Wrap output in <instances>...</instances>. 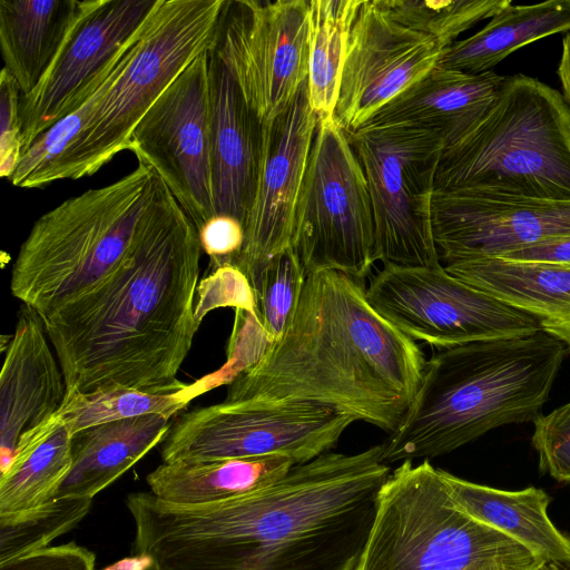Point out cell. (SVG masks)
<instances>
[{
    "mask_svg": "<svg viewBox=\"0 0 570 570\" xmlns=\"http://www.w3.org/2000/svg\"><path fill=\"white\" fill-rule=\"evenodd\" d=\"M383 444L326 452L274 484L214 503L129 493L132 553L148 570H356L391 474Z\"/></svg>",
    "mask_w": 570,
    "mask_h": 570,
    "instance_id": "cell-1",
    "label": "cell"
},
{
    "mask_svg": "<svg viewBox=\"0 0 570 570\" xmlns=\"http://www.w3.org/2000/svg\"><path fill=\"white\" fill-rule=\"evenodd\" d=\"M200 240L156 175L154 194L118 267L91 291L43 318L67 392L112 387L166 392L199 322Z\"/></svg>",
    "mask_w": 570,
    "mask_h": 570,
    "instance_id": "cell-2",
    "label": "cell"
},
{
    "mask_svg": "<svg viewBox=\"0 0 570 570\" xmlns=\"http://www.w3.org/2000/svg\"><path fill=\"white\" fill-rule=\"evenodd\" d=\"M425 363L415 341L372 306L363 279L318 271L306 276L284 334L230 380L225 401L316 403L391 434Z\"/></svg>",
    "mask_w": 570,
    "mask_h": 570,
    "instance_id": "cell-3",
    "label": "cell"
},
{
    "mask_svg": "<svg viewBox=\"0 0 570 570\" xmlns=\"http://www.w3.org/2000/svg\"><path fill=\"white\" fill-rule=\"evenodd\" d=\"M568 347L543 331L439 350L397 428L385 463L448 454L507 424L534 422Z\"/></svg>",
    "mask_w": 570,
    "mask_h": 570,
    "instance_id": "cell-4",
    "label": "cell"
},
{
    "mask_svg": "<svg viewBox=\"0 0 570 570\" xmlns=\"http://www.w3.org/2000/svg\"><path fill=\"white\" fill-rule=\"evenodd\" d=\"M435 190L570 200V109L561 92L504 76L483 119L442 151Z\"/></svg>",
    "mask_w": 570,
    "mask_h": 570,
    "instance_id": "cell-5",
    "label": "cell"
},
{
    "mask_svg": "<svg viewBox=\"0 0 570 570\" xmlns=\"http://www.w3.org/2000/svg\"><path fill=\"white\" fill-rule=\"evenodd\" d=\"M155 183L156 173L138 161L120 179L41 215L13 263L12 295L45 318L99 285L127 254Z\"/></svg>",
    "mask_w": 570,
    "mask_h": 570,
    "instance_id": "cell-6",
    "label": "cell"
},
{
    "mask_svg": "<svg viewBox=\"0 0 570 570\" xmlns=\"http://www.w3.org/2000/svg\"><path fill=\"white\" fill-rule=\"evenodd\" d=\"M544 561L464 512L429 460L383 484L356 570H535Z\"/></svg>",
    "mask_w": 570,
    "mask_h": 570,
    "instance_id": "cell-7",
    "label": "cell"
},
{
    "mask_svg": "<svg viewBox=\"0 0 570 570\" xmlns=\"http://www.w3.org/2000/svg\"><path fill=\"white\" fill-rule=\"evenodd\" d=\"M225 0H157L127 63L95 117L62 155L46 185L97 173L128 150L134 129L164 90L212 47Z\"/></svg>",
    "mask_w": 570,
    "mask_h": 570,
    "instance_id": "cell-8",
    "label": "cell"
},
{
    "mask_svg": "<svg viewBox=\"0 0 570 570\" xmlns=\"http://www.w3.org/2000/svg\"><path fill=\"white\" fill-rule=\"evenodd\" d=\"M291 248L306 275L328 269L363 279L379 261L366 178L348 132L335 117L318 119Z\"/></svg>",
    "mask_w": 570,
    "mask_h": 570,
    "instance_id": "cell-9",
    "label": "cell"
},
{
    "mask_svg": "<svg viewBox=\"0 0 570 570\" xmlns=\"http://www.w3.org/2000/svg\"><path fill=\"white\" fill-rule=\"evenodd\" d=\"M348 137L367 183L379 261L440 265L432 202L443 140L434 131L405 125H364Z\"/></svg>",
    "mask_w": 570,
    "mask_h": 570,
    "instance_id": "cell-10",
    "label": "cell"
},
{
    "mask_svg": "<svg viewBox=\"0 0 570 570\" xmlns=\"http://www.w3.org/2000/svg\"><path fill=\"white\" fill-rule=\"evenodd\" d=\"M354 422L311 402L224 401L180 415L160 455L165 463L279 455L301 464L330 452Z\"/></svg>",
    "mask_w": 570,
    "mask_h": 570,
    "instance_id": "cell-11",
    "label": "cell"
},
{
    "mask_svg": "<svg viewBox=\"0 0 570 570\" xmlns=\"http://www.w3.org/2000/svg\"><path fill=\"white\" fill-rule=\"evenodd\" d=\"M366 294L413 341L439 350L541 332L539 322L438 266L384 264Z\"/></svg>",
    "mask_w": 570,
    "mask_h": 570,
    "instance_id": "cell-12",
    "label": "cell"
},
{
    "mask_svg": "<svg viewBox=\"0 0 570 570\" xmlns=\"http://www.w3.org/2000/svg\"><path fill=\"white\" fill-rule=\"evenodd\" d=\"M210 51L261 120L274 119L308 76L309 1L225 0Z\"/></svg>",
    "mask_w": 570,
    "mask_h": 570,
    "instance_id": "cell-13",
    "label": "cell"
},
{
    "mask_svg": "<svg viewBox=\"0 0 570 570\" xmlns=\"http://www.w3.org/2000/svg\"><path fill=\"white\" fill-rule=\"evenodd\" d=\"M128 150L163 180L197 232L215 215L207 51L148 109L132 131Z\"/></svg>",
    "mask_w": 570,
    "mask_h": 570,
    "instance_id": "cell-14",
    "label": "cell"
},
{
    "mask_svg": "<svg viewBox=\"0 0 570 570\" xmlns=\"http://www.w3.org/2000/svg\"><path fill=\"white\" fill-rule=\"evenodd\" d=\"M157 0H90L46 75L21 97L22 155L111 75Z\"/></svg>",
    "mask_w": 570,
    "mask_h": 570,
    "instance_id": "cell-15",
    "label": "cell"
},
{
    "mask_svg": "<svg viewBox=\"0 0 570 570\" xmlns=\"http://www.w3.org/2000/svg\"><path fill=\"white\" fill-rule=\"evenodd\" d=\"M433 38L394 21L379 0L363 1L352 24L335 118L347 132L415 82L439 61Z\"/></svg>",
    "mask_w": 570,
    "mask_h": 570,
    "instance_id": "cell-16",
    "label": "cell"
},
{
    "mask_svg": "<svg viewBox=\"0 0 570 570\" xmlns=\"http://www.w3.org/2000/svg\"><path fill=\"white\" fill-rule=\"evenodd\" d=\"M317 125L307 79L287 108L264 122L257 188L237 263L254 293L266 264L291 248L296 203Z\"/></svg>",
    "mask_w": 570,
    "mask_h": 570,
    "instance_id": "cell-17",
    "label": "cell"
},
{
    "mask_svg": "<svg viewBox=\"0 0 570 570\" xmlns=\"http://www.w3.org/2000/svg\"><path fill=\"white\" fill-rule=\"evenodd\" d=\"M432 227L445 264L498 257L547 239L570 237V200L435 190Z\"/></svg>",
    "mask_w": 570,
    "mask_h": 570,
    "instance_id": "cell-18",
    "label": "cell"
},
{
    "mask_svg": "<svg viewBox=\"0 0 570 570\" xmlns=\"http://www.w3.org/2000/svg\"><path fill=\"white\" fill-rule=\"evenodd\" d=\"M43 318L22 304L0 375V466L19 444L49 423L66 397V383L53 356Z\"/></svg>",
    "mask_w": 570,
    "mask_h": 570,
    "instance_id": "cell-19",
    "label": "cell"
},
{
    "mask_svg": "<svg viewBox=\"0 0 570 570\" xmlns=\"http://www.w3.org/2000/svg\"><path fill=\"white\" fill-rule=\"evenodd\" d=\"M207 57L215 215L234 217L246 227L257 188L264 122L223 61L210 49Z\"/></svg>",
    "mask_w": 570,
    "mask_h": 570,
    "instance_id": "cell-20",
    "label": "cell"
},
{
    "mask_svg": "<svg viewBox=\"0 0 570 570\" xmlns=\"http://www.w3.org/2000/svg\"><path fill=\"white\" fill-rule=\"evenodd\" d=\"M503 79L504 76L492 70L466 73L435 65L376 110L364 125L428 129L443 140L445 149L459 142L483 119Z\"/></svg>",
    "mask_w": 570,
    "mask_h": 570,
    "instance_id": "cell-21",
    "label": "cell"
},
{
    "mask_svg": "<svg viewBox=\"0 0 570 570\" xmlns=\"http://www.w3.org/2000/svg\"><path fill=\"white\" fill-rule=\"evenodd\" d=\"M456 278L534 317L570 352V267L478 257L444 265Z\"/></svg>",
    "mask_w": 570,
    "mask_h": 570,
    "instance_id": "cell-22",
    "label": "cell"
},
{
    "mask_svg": "<svg viewBox=\"0 0 570 570\" xmlns=\"http://www.w3.org/2000/svg\"><path fill=\"white\" fill-rule=\"evenodd\" d=\"M171 419L148 414L80 430L71 435V469L55 497L94 499L163 443Z\"/></svg>",
    "mask_w": 570,
    "mask_h": 570,
    "instance_id": "cell-23",
    "label": "cell"
},
{
    "mask_svg": "<svg viewBox=\"0 0 570 570\" xmlns=\"http://www.w3.org/2000/svg\"><path fill=\"white\" fill-rule=\"evenodd\" d=\"M440 474L456 504L478 521L519 542L544 562L570 568V538L550 520L551 498L530 487L505 491L460 479L444 470Z\"/></svg>",
    "mask_w": 570,
    "mask_h": 570,
    "instance_id": "cell-24",
    "label": "cell"
},
{
    "mask_svg": "<svg viewBox=\"0 0 570 570\" xmlns=\"http://www.w3.org/2000/svg\"><path fill=\"white\" fill-rule=\"evenodd\" d=\"M90 0H1L3 68L21 97L31 94L50 68Z\"/></svg>",
    "mask_w": 570,
    "mask_h": 570,
    "instance_id": "cell-25",
    "label": "cell"
},
{
    "mask_svg": "<svg viewBox=\"0 0 570 570\" xmlns=\"http://www.w3.org/2000/svg\"><path fill=\"white\" fill-rule=\"evenodd\" d=\"M295 465L279 455L159 464L146 476L149 491L174 504H205L267 488Z\"/></svg>",
    "mask_w": 570,
    "mask_h": 570,
    "instance_id": "cell-26",
    "label": "cell"
},
{
    "mask_svg": "<svg viewBox=\"0 0 570 570\" xmlns=\"http://www.w3.org/2000/svg\"><path fill=\"white\" fill-rule=\"evenodd\" d=\"M570 31V0L511 4L474 35L445 48L436 65L466 73H482L517 49L538 39Z\"/></svg>",
    "mask_w": 570,
    "mask_h": 570,
    "instance_id": "cell-27",
    "label": "cell"
},
{
    "mask_svg": "<svg viewBox=\"0 0 570 570\" xmlns=\"http://www.w3.org/2000/svg\"><path fill=\"white\" fill-rule=\"evenodd\" d=\"M71 464V433L57 414L18 445L1 471L0 515L27 512L52 499Z\"/></svg>",
    "mask_w": 570,
    "mask_h": 570,
    "instance_id": "cell-28",
    "label": "cell"
},
{
    "mask_svg": "<svg viewBox=\"0 0 570 570\" xmlns=\"http://www.w3.org/2000/svg\"><path fill=\"white\" fill-rule=\"evenodd\" d=\"M362 0H309V105L334 118L350 31Z\"/></svg>",
    "mask_w": 570,
    "mask_h": 570,
    "instance_id": "cell-29",
    "label": "cell"
},
{
    "mask_svg": "<svg viewBox=\"0 0 570 570\" xmlns=\"http://www.w3.org/2000/svg\"><path fill=\"white\" fill-rule=\"evenodd\" d=\"M199 381L180 390L147 392L128 387H112L88 393H66L58 412L71 435L80 430L119 420L148 414L171 419L205 391Z\"/></svg>",
    "mask_w": 570,
    "mask_h": 570,
    "instance_id": "cell-30",
    "label": "cell"
},
{
    "mask_svg": "<svg viewBox=\"0 0 570 570\" xmlns=\"http://www.w3.org/2000/svg\"><path fill=\"white\" fill-rule=\"evenodd\" d=\"M400 24L429 36L443 48L480 21L512 4L511 0H379Z\"/></svg>",
    "mask_w": 570,
    "mask_h": 570,
    "instance_id": "cell-31",
    "label": "cell"
},
{
    "mask_svg": "<svg viewBox=\"0 0 570 570\" xmlns=\"http://www.w3.org/2000/svg\"><path fill=\"white\" fill-rule=\"evenodd\" d=\"M138 33L104 83L78 109L60 119L36 138L23 153L14 174L10 178L14 186L21 188L46 186L48 174L91 122L116 76L131 56Z\"/></svg>",
    "mask_w": 570,
    "mask_h": 570,
    "instance_id": "cell-32",
    "label": "cell"
},
{
    "mask_svg": "<svg viewBox=\"0 0 570 570\" xmlns=\"http://www.w3.org/2000/svg\"><path fill=\"white\" fill-rule=\"evenodd\" d=\"M92 500L53 497L27 512L0 515V564L49 547L90 511Z\"/></svg>",
    "mask_w": 570,
    "mask_h": 570,
    "instance_id": "cell-33",
    "label": "cell"
},
{
    "mask_svg": "<svg viewBox=\"0 0 570 570\" xmlns=\"http://www.w3.org/2000/svg\"><path fill=\"white\" fill-rule=\"evenodd\" d=\"M306 273L292 248L264 267L255 289L259 325L273 343L284 334L299 299Z\"/></svg>",
    "mask_w": 570,
    "mask_h": 570,
    "instance_id": "cell-34",
    "label": "cell"
},
{
    "mask_svg": "<svg viewBox=\"0 0 570 570\" xmlns=\"http://www.w3.org/2000/svg\"><path fill=\"white\" fill-rule=\"evenodd\" d=\"M533 423L531 441L540 470L559 482H570V402Z\"/></svg>",
    "mask_w": 570,
    "mask_h": 570,
    "instance_id": "cell-35",
    "label": "cell"
},
{
    "mask_svg": "<svg viewBox=\"0 0 570 570\" xmlns=\"http://www.w3.org/2000/svg\"><path fill=\"white\" fill-rule=\"evenodd\" d=\"M199 297L209 301L195 307V316L200 323L204 314L219 306L234 307L257 317L256 297L247 276L235 266H224L209 272L198 284ZM258 318V317H257Z\"/></svg>",
    "mask_w": 570,
    "mask_h": 570,
    "instance_id": "cell-36",
    "label": "cell"
},
{
    "mask_svg": "<svg viewBox=\"0 0 570 570\" xmlns=\"http://www.w3.org/2000/svg\"><path fill=\"white\" fill-rule=\"evenodd\" d=\"M20 100L21 92L17 82L2 68L0 73V176L9 180L22 156Z\"/></svg>",
    "mask_w": 570,
    "mask_h": 570,
    "instance_id": "cell-37",
    "label": "cell"
},
{
    "mask_svg": "<svg viewBox=\"0 0 570 570\" xmlns=\"http://www.w3.org/2000/svg\"><path fill=\"white\" fill-rule=\"evenodd\" d=\"M197 233L202 249L209 257L208 272L228 265L237 267L245 243V227L239 220L214 215Z\"/></svg>",
    "mask_w": 570,
    "mask_h": 570,
    "instance_id": "cell-38",
    "label": "cell"
},
{
    "mask_svg": "<svg viewBox=\"0 0 570 570\" xmlns=\"http://www.w3.org/2000/svg\"><path fill=\"white\" fill-rule=\"evenodd\" d=\"M96 556L75 541L49 546L0 564V570H95Z\"/></svg>",
    "mask_w": 570,
    "mask_h": 570,
    "instance_id": "cell-39",
    "label": "cell"
},
{
    "mask_svg": "<svg viewBox=\"0 0 570 570\" xmlns=\"http://www.w3.org/2000/svg\"><path fill=\"white\" fill-rule=\"evenodd\" d=\"M498 257L510 261L549 263L570 267V237L547 239L510 250Z\"/></svg>",
    "mask_w": 570,
    "mask_h": 570,
    "instance_id": "cell-40",
    "label": "cell"
},
{
    "mask_svg": "<svg viewBox=\"0 0 570 570\" xmlns=\"http://www.w3.org/2000/svg\"><path fill=\"white\" fill-rule=\"evenodd\" d=\"M557 73L562 87V96L570 109V31L562 38L561 58Z\"/></svg>",
    "mask_w": 570,
    "mask_h": 570,
    "instance_id": "cell-41",
    "label": "cell"
},
{
    "mask_svg": "<svg viewBox=\"0 0 570 570\" xmlns=\"http://www.w3.org/2000/svg\"><path fill=\"white\" fill-rule=\"evenodd\" d=\"M153 564V559L147 554H132L122 558L104 570H148Z\"/></svg>",
    "mask_w": 570,
    "mask_h": 570,
    "instance_id": "cell-42",
    "label": "cell"
},
{
    "mask_svg": "<svg viewBox=\"0 0 570 570\" xmlns=\"http://www.w3.org/2000/svg\"><path fill=\"white\" fill-rule=\"evenodd\" d=\"M535 570H570V568L566 567L563 564L557 563V562L547 561V562H543Z\"/></svg>",
    "mask_w": 570,
    "mask_h": 570,
    "instance_id": "cell-43",
    "label": "cell"
},
{
    "mask_svg": "<svg viewBox=\"0 0 570 570\" xmlns=\"http://www.w3.org/2000/svg\"><path fill=\"white\" fill-rule=\"evenodd\" d=\"M101 570H104V569H101Z\"/></svg>",
    "mask_w": 570,
    "mask_h": 570,
    "instance_id": "cell-44",
    "label": "cell"
}]
</instances>
